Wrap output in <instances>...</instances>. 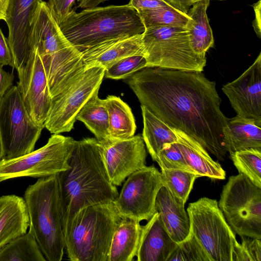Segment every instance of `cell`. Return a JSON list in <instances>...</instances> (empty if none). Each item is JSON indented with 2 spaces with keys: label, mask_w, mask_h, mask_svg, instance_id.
Instances as JSON below:
<instances>
[{
  "label": "cell",
  "mask_w": 261,
  "mask_h": 261,
  "mask_svg": "<svg viewBox=\"0 0 261 261\" xmlns=\"http://www.w3.org/2000/svg\"><path fill=\"white\" fill-rule=\"evenodd\" d=\"M141 105L218 160L227 153V118L216 83L201 71L145 67L126 78Z\"/></svg>",
  "instance_id": "obj_1"
},
{
  "label": "cell",
  "mask_w": 261,
  "mask_h": 261,
  "mask_svg": "<svg viewBox=\"0 0 261 261\" xmlns=\"http://www.w3.org/2000/svg\"><path fill=\"white\" fill-rule=\"evenodd\" d=\"M68 163L69 168L57 174L63 233L81 209L114 201L119 195L109 178L96 138L75 140Z\"/></svg>",
  "instance_id": "obj_2"
},
{
  "label": "cell",
  "mask_w": 261,
  "mask_h": 261,
  "mask_svg": "<svg viewBox=\"0 0 261 261\" xmlns=\"http://www.w3.org/2000/svg\"><path fill=\"white\" fill-rule=\"evenodd\" d=\"M59 27L70 43L82 53L104 42L143 34L139 13L128 4L84 9L69 14Z\"/></svg>",
  "instance_id": "obj_3"
},
{
  "label": "cell",
  "mask_w": 261,
  "mask_h": 261,
  "mask_svg": "<svg viewBox=\"0 0 261 261\" xmlns=\"http://www.w3.org/2000/svg\"><path fill=\"white\" fill-rule=\"evenodd\" d=\"M121 219L114 201L81 209L64 231L69 259L108 261L113 234Z\"/></svg>",
  "instance_id": "obj_4"
},
{
  "label": "cell",
  "mask_w": 261,
  "mask_h": 261,
  "mask_svg": "<svg viewBox=\"0 0 261 261\" xmlns=\"http://www.w3.org/2000/svg\"><path fill=\"white\" fill-rule=\"evenodd\" d=\"M30 229L48 261H61L65 249L57 174L39 178L24 195Z\"/></svg>",
  "instance_id": "obj_5"
},
{
  "label": "cell",
  "mask_w": 261,
  "mask_h": 261,
  "mask_svg": "<svg viewBox=\"0 0 261 261\" xmlns=\"http://www.w3.org/2000/svg\"><path fill=\"white\" fill-rule=\"evenodd\" d=\"M146 67L202 72L205 56L192 48L186 27L155 26L145 28L142 34Z\"/></svg>",
  "instance_id": "obj_6"
},
{
  "label": "cell",
  "mask_w": 261,
  "mask_h": 261,
  "mask_svg": "<svg viewBox=\"0 0 261 261\" xmlns=\"http://www.w3.org/2000/svg\"><path fill=\"white\" fill-rule=\"evenodd\" d=\"M187 212L190 232L210 261H234L239 244L215 199L202 197L189 203Z\"/></svg>",
  "instance_id": "obj_7"
},
{
  "label": "cell",
  "mask_w": 261,
  "mask_h": 261,
  "mask_svg": "<svg viewBox=\"0 0 261 261\" xmlns=\"http://www.w3.org/2000/svg\"><path fill=\"white\" fill-rule=\"evenodd\" d=\"M218 203L234 233L261 239V187L243 174L231 176Z\"/></svg>",
  "instance_id": "obj_8"
},
{
  "label": "cell",
  "mask_w": 261,
  "mask_h": 261,
  "mask_svg": "<svg viewBox=\"0 0 261 261\" xmlns=\"http://www.w3.org/2000/svg\"><path fill=\"white\" fill-rule=\"evenodd\" d=\"M43 128L31 119L17 87L11 86L0 99L2 159H11L33 151Z\"/></svg>",
  "instance_id": "obj_9"
},
{
  "label": "cell",
  "mask_w": 261,
  "mask_h": 261,
  "mask_svg": "<svg viewBox=\"0 0 261 261\" xmlns=\"http://www.w3.org/2000/svg\"><path fill=\"white\" fill-rule=\"evenodd\" d=\"M75 140L53 134L41 148L21 156L0 160V182L15 177H44L69 168L68 159Z\"/></svg>",
  "instance_id": "obj_10"
},
{
  "label": "cell",
  "mask_w": 261,
  "mask_h": 261,
  "mask_svg": "<svg viewBox=\"0 0 261 261\" xmlns=\"http://www.w3.org/2000/svg\"><path fill=\"white\" fill-rule=\"evenodd\" d=\"M105 72V68L101 66L87 68L68 88L52 99L44 127L53 134L70 132L81 108L98 92Z\"/></svg>",
  "instance_id": "obj_11"
},
{
  "label": "cell",
  "mask_w": 261,
  "mask_h": 261,
  "mask_svg": "<svg viewBox=\"0 0 261 261\" xmlns=\"http://www.w3.org/2000/svg\"><path fill=\"white\" fill-rule=\"evenodd\" d=\"M163 186L161 172L153 165L130 174L114 201L121 218L149 220L156 212L155 199Z\"/></svg>",
  "instance_id": "obj_12"
},
{
  "label": "cell",
  "mask_w": 261,
  "mask_h": 261,
  "mask_svg": "<svg viewBox=\"0 0 261 261\" xmlns=\"http://www.w3.org/2000/svg\"><path fill=\"white\" fill-rule=\"evenodd\" d=\"M98 142L102 160L113 185L121 186L130 174L146 166L147 153L142 135Z\"/></svg>",
  "instance_id": "obj_13"
},
{
  "label": "cell",
  "mask_w": 261,
  "mask_h": 261,
  "mask_svg": "<svg viewBox=\"0 0 261 261\" xmlns=\"http://www.w3.org/2000/svg\"><path fill=\"white\" fill-rule=\"evenodd\" d=\"M17 71L19 80L17 87L24 107L33 122L44 127L52 99L42 62L36 49L31 52L25 65Z\"/></svg>",
  "instance_id": "obj_14"
},
{
  "label": "cell",
  "mask_w": 261,
  "mask_h": 261,
  "mask_svg": "<svg viewBox=\"0 0 261 261\" xmlns=\"http://www.w3.org/2000/svg\"><path fill=\"white\" fill-rule=\"evenodd\" d=\"M237 115L261 121V53L239 77L223 86Z\"/></svg>",
  "instance_id": "obj_15"
},
{
  "label": "cell",
  "mask_w": 261,
  "mask_h": 261,
  "mask_svg": "<svg viewBox=\"0 0 261 261\" xmlns=\"http://www.w3.org/2000/svg\"><path fill=\"white\" fill-rule=\"evenodd\" d=\"M41 0H10L5 21L9 35L7 39L14 68L20 69L27 64L30 56L28 37L30 21Z\"/></svg>",
  "instance_id": "obj_16"
},
{
  "label": "cell",
  "mask_w": 261,
  "mask_h": 261,
  "mask_svg": "<svg viewBox=\"0 0 261 261\" xmlns=\"http://www.w3.org/2000/svg\"><path fill=\"white\" fill-rule=\"evenodd\" d=\"M28 45L30 55L35 49L40 57L72 46L53 17L46 3L42 0L31 19Z\"/></svg>",
  "instance_id": "obj_17"
},
{
  "label": "cell",
  "mask_w": 261,
  "mask_h": 261,
  "mask_svg": "<svg viewBox=\"0 0 261 261\" xmlns=\"http://www.w3.org/2000/svg\"><path fill=\"white\" fill-rule=\"evenodd\" d=\"M133 55L144 56L142 34L107 41L82 53L86 69L101 66L106 69L118 60Z\"/></svg>",
  "instance_id": "obj_18"
},
{
  "label": "cell",
  "mask_w": 261,
  "mask_h": 261,
  "mask_svg": "<svg viewBox=\"0 0 261 261\" xmlns=\"http://www.w3.org/2000/svg\"><path fill=\"white\" fill-rule=\"evenodd\" d=\"M185 204L165 186L160 188L155 199V209L160 220L171 239L177 244L190 234V221Z\"/></svg>",
  "instance_id": "obj_19"
},
{
  "label": "cell",
  "mask_w": 261,
  "mask_h": 261,
  "mask_svg": "<svg viewBox=\"0 0 261 261\" xmlns=\"http://www.w3.org/2000/svg\"><path fill=\"white\" fill-rule=\"evenodd\" d=\"M156 212L144 225L136 256L138 261H167L177 247Z\"/></svg>",
  "instance_id": "obj_20"
},
{
  "label": "cell",
  "mask_w": 261,
  "mask_h": 261,
  "mask_svg": "<svg viewBox=\"0 0 261 261\" xmlns=\"http://www.w3.org/2000/svg\"><path fill=\"white\" fill-rule=\"evenodd\" d=\"M29 225L23 198L15 195L0 197V249L25 233Z\"/></svg>",
  "instance_id": "obj_21"
},
{
  "label": "cell",
  "mask_w": 261,
  "mask_h": 261,
  "mask_svg": "<svg viewBox=\"0 0 261 261\" xmlns=\"http://www.w3.org/2000/svg\"><path fill=\"white\" fill-rule=\"evenodd\" d=\"M177 139V145L186 161L199 177L224 179L225 171L198 142L182 131L172 128Z\"/></svg>",
  "instance_id": "obj_22"
},
{
  "label": "cell",
  "mask_w": 261,
  "mask_h": 261,
  "mask_svg": "<svg viewBox=\"0 0 261 261\" xmlns=\"http://www.w3.org/2000/svg\"><path fill=\"white\" fill-rule=\"evenodd\" d=\"M144 229L140 222L122 219L112 238L108 261H132L136 256Z\"/></svg>",
  "instance_id": "obj_23"
},
{
  "label": "cell",
  "mask_w": 261,
  "mask_h": 261,
  "mask_svg": "<svg viewBox=\"0 0 261 261\" xmlns=\"http://www.w3.org/2000/svg\"><path fill=\"white\" fill-rule=\"evenodd\" d=\"M225 147L229 154L249 148L261 149V121L239 115L227 120Z\"/></svg>",
  "instance_id": "obj_24"
},
{
  "label": "cell",
  "mask_w": 261,
  "mask_h": 261,
  "mask_svg": "<svg viewBox=\"0 0 261 261\" xmlns=\"http://www.w3.org/2000/svg\"><path fill=\"white\" fill-rule=\"evenodd\" d=\"M210 1L203 0L197 2L188 13L191 20L186 28L190 44L193 51L201 56H205L206 52L214 43L213 32L206 14Z\"/></svg>",
  "instance_id": "obj_25"
},
{
  "label": "cell",
  "mask_w": 261,
  "mask_h": 261,
  "mask_svg": "<svg viewBox=\"0 0 261 261\" xmlns=\"http://www.w3.org/2000/svg\"><path fill=\"white\" fill-rule=\"evenodd\" d=\"M143 129L142 134L144 143L152 159L155 161L158 154L167 143L177 142L172 128L141 105Z\"/></svg>",
  "instance_id": "obj_26"
},
{
  "label": "cell",
  "mask_w": 261,
  "mask_h": 261,
  "mask_svg": "<svg viewBox=\"0 0 261 261\" xmlns=\"http://www.w3.org/2000/svg\"><path fill=\"white\" fill-rule=\"evenodd\" d=\"M103 101L109 116L110 139L121 140L134 136L137 127L129 107L114 95L108 96Z\"/></svg>",
  "instance_id": "obj_27"
},
{
  "label": "cell",
  "mask_w": 261,
  "mask_h": 261,
  "mask_svg": "<svg viewBox=\"0 0 261 261\" xmlns=\"http://www.w3.org/2000/svg\"><path fill=\"white\" fill-rule=\"evenodd\" d=\"M76 120L83 122L87 127L100 141L110 139L109 116L103 99L94 94L81 108Z\"/></svg>",
  "instance_id": "obj_28"
},
{
  "label": "cell",
  "mask_w": 261,
  "mask_h": 261,
  "mask_svg": "<svg viewBox=\"0 0 261 261\" xmlns=\"http://www.w3.org/2000/svg\"><path fill=\"white\" fill-rule=\"evenodd\" d=\"M34 236L26 232L0 249V261H45Z\"/></svg>",
  "instance_id": "obj_29"
},
{
  "label": "cell",
  "mask_w": 261,
  "mask_h": 261,
  "mask_svg": "<svg viewBox=\"0 0 261 261\" xmlns=\"http://www.w3.org/2000/svg\"><path fill=\"white\" fill-rule=\"evenodd\" d=\"M143 23L147 28L155 26L186 27L191 18L172 6L138 12Z\"/></svg>",
  "instance_id": "obj_30"
},
{
  "label": "cell",
  "mask_w": 261,
  "mask_h": 261,
  "mask_svg": "<svg viewBox=\"0 0 261 261\" xmlns=\"http://www.w3.org/2000/svg\"><path fill=\"white\" fill-rule=\"evenodd\" d=\"M164 186L186 203L195 179L199 177L193 172L173 169L161 168Z\"/></svg>",
  "instance_id": "obj_31"
},
{
  "label": "cell",
  "mask_w": 261,
  "mask_h": 261,
  "mask_svg": "<svg viewBox=\"0 0 261 261\" xmlns=\"http://www.w3.org/2000/svg\"><path fill=\"white\" fill-rule=\"evenodd\" d=\"M230 155L239 173L261 187V149L249 148L235 151Z\"/></svg>",
  "instance_id": "obj_32"
},
{
  "label": "cell",
  "mask_w": 261,
  "mask_h": 261,
  "mask_svg": "<svg viewBox=\"0 0 261 261\" xmlns=\"http://www.w3.org/2000/svg\"><path fill=\"white\" fill-rule=\"evenodd\" d=\"M147 67L143 55H133L121 59L105 69V76L114 80L125 79Z\"/></svg>",
  "instance_id": "obj_33"
},
{
  "label": "cell",
  "mask_w": 261,
  "mask_h": 261,
  "mask_svg": "<svg viewBox=\"0 0 261 261\" xmlns=\"http://www.w3.org/2000/svg\"><path fill=\"white\" fill-rule=\"evenodd\" d=\"M167 261H210L206 253L190 232L172 253Z\"/></svg>",
  "instance_id": "obj_34"
},
{
  "label": "cell",
  "mask_w": 261,
  "mask_h": 261,
  "mask_svg": "<svg viewBox=\"0 0 261 261\" xmlns=\"http://www.w3.org/2000/svg\"><path fill=\"white\" fill-rule=\"evenodd\" d=\"M156 162L161 168L179 169L196 174L186 161L177 142L165 144L158 153Z\"/></svg>",
  "instance_id": "obj_35"
},
{
  "label": "cell",
  "mask_w": 261,
  "mask_h": 261,
  "mask_svg": "<svg viewBox=\"0 0 261 261\" xmlns=\"http://www.w3.org/2000/svg\"><path fill=\"white\" fill-rule=\"evenodd\" d=\"M235 249L234 261H261V239L241 236Z\"/></svg>",
  "instance_id": "obj_36"
},
{
  "label": "cell",
  "mask_w": 261,
  "mask_h": 261,
  "mask_svg": "<svg viewBox=\"0 0 261 261\" xmlns=\"http://www.w3.org/2000/svg\"><path fill=\"white\" fill-rule=\"evenodd\" d=\"M76 0H49L47 6L56 21L59 25L71 12ZM80 2L81 0H77Z\"/></svg>",
  "instance_id": "obj_37"
},
{
  "label": "cell",
  "mask_w": 261,
  "mask_h": 261,
  "mask_svg": "<svg viewBox=\"0 0 261 261\" xmlns=\"http://www.w3.org/2000/svg\"><path fill=\"white\" fill-rule=\"evenodd\" d=\"M128 4L137 12L144 10L170 6L165 0H129Z\"/></svg>",
  "instance_id": "obj_38"
},
{
  "label": "cell",
  "mask_w": 261,
  "mask_h": 261,
  "mask_svg": "<svg viewBox=\"0 0 261 261\" xmlns=\"http://www.w3.org/2000/svg\"><path fill=\"white\" fill-rule=\"evenodd\" d=\"M0 65H9L14 68L11 52L7 39L0 28Z\"/></svg>",
  "instance_id": "obj_39"
},
{
  "label": "cell",
  "mask_w": 261,
  "mask_h": 261,
  "mask_svg": "<svg viewBox=\"0 0 261 261\" xmlns=\"http://www.w3.org/2000/svg\"><path fill=\"white\" fill-rule=\"evenodd\" d=\"M3 67L0 65V99L12 86L14 79L13 73L6 71Z\"/></svg>",
  "instance_id": "obj_40"
},
{
  "label": "cell",
  "mask_w": 261,
  "mask_h": 261,
  "mask_svg": "<svg viewBox=\"0 0 261 261\" xmlns=\"http://www.w3.org/2000/svg\"><path fill=\"white\" fill-rule=\"evenodd\" d=\"M170 6L177 10L188 14L191 8L197 2L203 0H165ZM211 1V0H209ZM224 1V0H216Z\"/></svg>",
  "instance_id": "obj_41"
},
{
  "label": "cell",
  "mask_w": 261,
  "mask_h": 261,
  "mask_svg": "<svg viewBox=\"0 0 261 261\" xmlns=\"http://www.w3.org/2000/svg\"><path fill=\"white\" fill-rule=\"evenodd\" d=\"M260 0L253 5L255 12V19L252 25L258 38H260Z\"/></svg>",
  "instance_id": "obj_42"
},
{
  "label": "cell",
  "mask_w": 261,
  "mask_h": 261,
  "mask_svg": "<svg viewBox=\"0 0 261 261\" xmlns=\"http://www.w3.org/2000/svg\"><path fill=\"white\" fill-rule=\"evenodd\" d=\"M107 0H81L78 7L81 8H92Z\"/></svg>",
  "instance_id": "obj_43"
},
{
  "label": "cell",
  "mask_w": 261,
  "mask_h": 261,
  "mask_svg": "<svg viewBox=\"0 0 261 261\" xmlns=\"http://www.w3.org/2000/svg\"><path fill=\"white\" fill-rule=\"evenodd\" d=\"M10 0H0V20L5 21L6 12Z\"/></svg>",
  "instance_id": "obj_44"
},
{
  "label": "cell",
  "mask_w": 261,
  "mask_h": 261,
  "mask_svg": "<svg viewBox=\"0 0 261 261\" xmlns=\"http://www.w3.org/2000/svg\"><path fill=\"white\" fill-rule=\"evenodd\" d=\"M3 158V152H2V145H1V142L0 140V160Z\"/></svg>",
  "instance_id": "obj_45"
}]
</instances>
